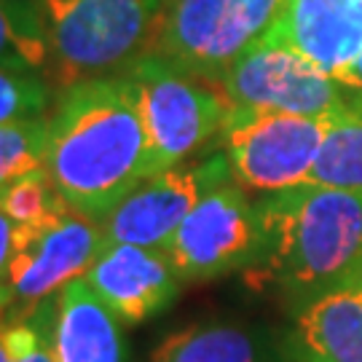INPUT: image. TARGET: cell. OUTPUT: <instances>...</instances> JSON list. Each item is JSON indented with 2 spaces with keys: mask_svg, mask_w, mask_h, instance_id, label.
<instances>
[{
  "mask_svg": "<svg viewBox=\"0 0 362 362\" xmlns=\"http://www.w3.org/2000/svg\"><path fill=\"white\" fill-rule=\"evenodd\" d=\"M260 258L303 303L362 276V194L303 182L258 202Z\"/></svg>",
  "mask_w": 362,
  "mask_h": 362,
  "instance_id": "2",
  "label": "cell"
},
{
  "mask_svg": "<svg viewBox=\"0 0 362 362\" xmlns=\"http://www.w3.org/2000/svg\"><path fill=\"white\" fill-rule=\"evenodd\" d=\"M54 300L22 317H0V336L11 362H57L52 344Z\"/></svg>",
  "mask_w": 362,
  "mask_h": 362,
  "instance_id": "20",
  "label": "cell"
},
{
  "mask_svg": "<svg viewBox=\"0 0 362 362\" xmlns=\"http://www.w3.org/2000/svg\"><path fill=\"white\" fill-rule=\"evenodd\" d=\"M226 180H231V167L223 151L145 177L105 218H100L103 247L140 245L167 250L191 209Z\"/></svg>",
  "mask_w": 362,
  "mask_h": 362,
  "instance_id": "10",
  "label": "cell"
},
{
  "mask_svg": "<svg viewBox=\"0 0 362 362\" xmlns=\"http://www.w3.org/2000/svg\"><path fill=\"white\" fill-rule=\"evenodd\" d=\"M52 100V86L40 73L0 67V124L43 118Z\"/></svg>",
  "mask_w": 362,
  "mask_h": 362,
  "instance_id": "21",
  "label": "cell"
},
{
  "mask_svg": "<svg viewBox=\"0 0 362 362\" xmlns=\"http://www.w3.org/2000/svg\"><path fill=\"white\" fill-rule=\"evenodd\" d=\"M49 132V116L0 124V191L16 177L46 164Z\"/></svg>",
  "mask_w": 362,
  "mask_h": 362,
  "instance_id": "18",
  "label": "cell"
},
{
  "mask_svg": "<svg viewBox=\"0 0 362 362\" xmlns=\"http://www.w3.org/2000/svg\"><path fill=\"white\" fill-rule=\"evenodd\" d=\"M263 40L293 49L341 81L362 57V0H287Z\"/></svg>",
  "mask_w": 362,
  "mask_h": 362,
  "instance_id": "12",
  "label": "cell"
},
{
  "mask_svg": "<svg viewBox=\"0 0 362 362\" xmlns=\"http://www.w3.org/2000/svg\"><path fill=\"white\" fill-rule=\"evenodd\" d=\"M151 362H263V351L242 325L196 322L164 338Z\"/></svg>",
  "mask_w": 362,
  "mask_h": 362,
  "instance_id": "15",
  "label": "cell"
},
{
  "mask_svg": "<svg viewBox=\"0 0 362 362\" xmlns=\"http://www.w3.org/2000/svg\"><path fill=\"white\" fill-rule=\"evenodd\" d=\"M309 182L362 194V89L330 116L322 151Z\"/></svg>",
  "mask_w": 362,
  "mask_h": 362,
  "instance_id": "16",
  "label": "cell"
},
{
  "mask_svg": "<svg viewBox=\"0 0 362 362\" xmlns=\"http://www.w3.org/2000/svg\"><path fill=\"white\" fill-rule=\"evenodd\" d=\"M103 245L100 220L76 209H62L35 226H19L0 276V317H22L46 306L73 279L86 276Z\"/></svg>",
  "mask_w": 362,
  "mask_h": 362,
  "instance_id": "6",
  "label": "cell"
},
{
  "mask_svg": "<svg viewBox=\"0 0 362 362\" xmlns=\"http://www.w3.org/2000/svg\"><path fill=\"white\" fill-rule=\"evenodd\" d=\"M0 209L6 212V218L11 220L13 226H35L43 223L52 215L70 209L62 202V196L54 185L52 175L46 164L33 172H27L22 177H16L0 191Z\"/></svg>",
  "mask_w": 362,
  "mask_h": 362,
  "instance_id": "19",
  "label": "cell"
},
{
  "mask_svg": "<svg viewBox=\"0 0 362 362\" xmlns=\"http://www.w3.org/2000/svg\"><path fill=\"white\" fill-rule=\"evenodd\" d=\"M296 354L300 362H362V276L303 303Z\"/></svg>",
  "mask_w": 362,
  "mask_h": 362,
  "instance_id": "14",
  "label": "cell"
},
{
  "mask_svg": "<svg viewBox=\"0 0 362 362\" xmlns=\"http://www.w3.org/2000/svg\"><path fill=\"white\" fill-rule=\"evenodd\" d=\"M167 0H38L52 70L65 89L124 76L153 52Z\"/></svg>",
  "mask_w": 362,
  "mask_h": 362,
  "instance_id": "3",
  "label": "cell"
},
{
  "mask_svg": "<svg viewBox=\"0 0 362 362\" xmlns=\"http://www.w3.org/2000/svg\"><path fill=\"white\" fill-rule=\"evenodd\" d=\"M52 344L57 362H124L121 322L83 276L54 298Z\"/></svg>",
  "mask_w": 362,
  "mask_h": 362,
  "instance_id": "13",
  "label": "cell"
},
{
  "mask_svg": "<svg viewBox=\"0 0 362 362\" xmlns=\"http://www.w3.org/2000/svg\"><path fill=\"white\" fill-rule=\"evenodd\" d=\"M52 65L49 35L35 0H0V67L40 73Z\"/></svg>",
  "mask_w": 362,
  "mask_h": 362,
  "instance_id": "17",
  "label": "cell"
},
{
  "mask_svg": "<svg viewBox=\"0 0 362 362\" xmlns=\"http://www.w3.org/2000/svg\"><path fill=\"white\" fill-rule=\"evenodd\" d=\"M287 0H167L153 52L215 83L272 33Z\"/></svg>",
  "mask_w": 362,
  "mask_h": 362,
  "instance_id": "4",
  "label": "cell"
},
{
  "mask_svg": "<svg viewBox=\"0 0 362 362\" xmlns=\"http://www.w3.org/2000/svg\"><path fill=\"white\" fill-rule=\"evenodd\" d=\"M260 250L263 226L258 202L231 177L191 209L164 252L182 282H199L245 269L260 258Z\"/></svg>",
  "mask_w": 362,
  "mask_h": 362,
  "instance_id": "8",
  "label": "cell"
},
{
  "mask_svg": "<svg viewBox=\"0 0 362 362\" xmlns=\"http://www.w3.org/2000/svg\"><path fill=\"white\" fill-rule=\"evenodd\" d=\"M13 231H16V226H13L11 220L6 218V212L0 209V276H3L6 266H8V258H11Z\"/></svg>",
  "mask_w": 362,
  "mask_h": 362,
  "instance_id": "22",
  "label": "cell"
},
{
  "mask_svg": "<svg viewBox=\"0 0 362 362\" xmlns=\"http://www.w3.org/2000/svg\"><path fill=\"white\" fill-rule=\"evenodd\" d=\"M83 279L121 325L145 322L167 309L182 282L164 250L140 245L103 247Z\"/></svg>",
  "mask_w": 362,
  "mask_h": 362,
  "instance_id": "11",
  "label": "cell"
},
{
  "mask_svg": "<svg viewBox=\"0 0 362 362\" xmlns=\"http://www.w3.org/2000/svg\"><path fill=\"white\" fill-rule=\"evenodd\" d=\"M327 127L330 116L231 107L218 145L242 188L279 194L309 182Z\"/></svg>",
  "mask_w": 362,
  "mask_h": 362,
  "instance_id": "7",
  "label": "cell"
},
{
  "mask_svg": "<svg viewBox=\"0 0 362 362\" xmlns=\"http://www.w3.org/2000/svg\"><path fill=\"white\" fill-rule=\"evenodd\" d=\"M231 107L333 116L354 89L293 49L260 40L215 81Z\"/></svg>",
  "mask_w": 362,
  "mask_h": 362,
  "instance_id": "9",
  "label": "cell"
},
{
  "mask_svg": "<svg viewBox=\"0 0 362 362\" xmlns=\"http://www.w3.org/2000/svg\"><path fill=\"white\" fill-rule=\"evenodd\" d=\"M341 81H344L346 86H351V89H362V57L351 65V70L341 78Z\"/></svg>",
  "mask_w": 362,
  "mask_h": 362,
  "instance_id": "23",
  "label": "cell"
},
{
  "mask_svg": "<svg viewBox=\"0 0 362 362\" xmlns=\"http://www.w3.org/2000/svg\"><path fill=\"white\" fill-rule=\"evenodd\" d=\"M124 76L137 91L151 137L153 175L185 164L220 137L231 105L215 83L188 76L156 54L143 57Z\"/></svg>",
  "mask_w": 362,
  "mask_h": 362,
  "instance_id": "5",
  "label": "cell"
},
{
  "mask_svg": "<svg viewBox=\"0 0 362 362\" xmlns=\"http://www.w3.org/2000/svg\"><path fill=\"white\" fill-rule=\"evenodd\" d=\"M46 169L70 209L100 220L153 175L151 137L127 76L65 86L54 103Z\"/></svg>",
  "mask_w": 362,
  "mask_h": 362,
  "instance_id": "1",
  "label": "cell"
}]
</instances>
